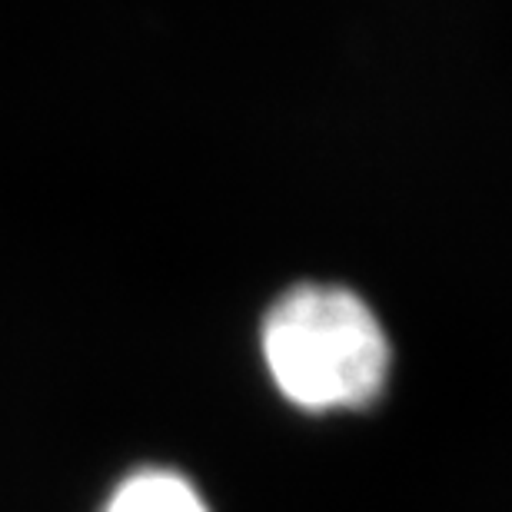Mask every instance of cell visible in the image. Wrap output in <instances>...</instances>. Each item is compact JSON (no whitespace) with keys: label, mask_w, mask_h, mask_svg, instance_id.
Returning <instances> with one entry per match:
<instances>
[{"label":"cell","mask_w":512,"mask_h":512,"mask_svg":"<svg viewBox=\"0 0 512 512\" xmlns=\"http://www.w3.org/2000/svg\"><path fill=\"white\" fill-rule=\"evenodd\" d=\"M266 376L303 413H356L386 393L393 346L360 293L340 283H296L260 323Z\"/></svg>","instance_id":"1"},{"label":"cell","mask_w":512,"mask_h":512,"mask_svg":"<svg viewBox=\"0 0 512 512\" xmlns=\"http://www.w3.org/2000/svg\"><path fill=\"white\" fill-rule=\"evenodd\" d=\"M104 512H210V503L177 469L143 466L110 489Z\"/></svg>","instance_id":"2"}]
</instances>
